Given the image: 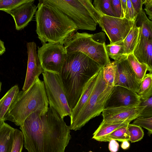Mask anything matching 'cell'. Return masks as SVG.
<instances>
[{
  "mask_svg": "<svg viewBox=\"0 0 152 152\" xmlns=\"http://www.w3.org/2000/svg\"><path fill=\"white\" fill-rule=\"evenodd\" d=\"M134 23L140 28V37L152 39V22L147 18L143 9L137 14Z\"/></svg>",
  "mask_w": 152,
  "mask_h": 152,
  "instance_id": "19",
  "label": "cell"
},
{
  "mask_svg": "<svg viewBox=\"0 0 152 152\" xmlns=\"http://www.w3.org/2000/svg\"><path fill=\"white\" fill-rule=\"evenodd\" d=\"M104 47L108 57L114 59V61L120 60L127 55L123 41L107 45L105 43Z\"/></svg>",
  "mask_w": 152,
  "mask_h": 152,
  "instance_id": "23",
  "label": "cell"
},
{
  "mask_svg": "<svg viewBox=\"0 0 152 152\" xmlns=\"http://www.w3.org/2000/svg\"><path fill=\"white\" fill-rule=\"evenodd\" d=\"M6 51L4 42L0 39V56L3 54Z\"/></svg>",
  "mask_w": 152,
  "mask_h": 152,
  "instance_id": "41",
  "label": "cell"
},
{
  "mask_svg": "<svg viewBox=\"0 0 152 152\" xmlns=\"http://www.w3.org/2000/svg\"><path fill=\"white\" fill-rule=\"evenodd\" d=\"M108 148L111 152H117L118 150L119 144L115 140H112L109 141Z\"/></svg>",
  "mask_w": 152,
  "mask_h": 152,
  "instance_id": "39",
  "label": "cell"
},
{
  "mask_svg": "<svg viewBox=\"0 0 152 152\" xmlns=\"http://www.w3.org/2000/svg\"><path fill=\"white\" fill-rule=\"evenodd\" d=\"M92 38L96 42L101 44L105 43V33L103 32L91 34Z\"/></svg>",
  "mask_w": 152,
  "mask_h": 152,
  "instance_id": "38",
  "label": "cell"
},
{
  "mask_svg": "<svg viewBox=\"0 0 152 152\" xmlns=\"http://www.w3.org/2000/svg\"><path fill=\"white\" fill-rule=\"evenodd\" d=\"M127 55L115 62L118 73V82L115 86L124 87L137 93L140 86L127 60Z\"/></svg>",
  "mask_w": 152,
  "mask_h": 152,
  "instance_id": "14",
  "label": "cell"
},
{
  "mask_svg": "<svg viewBox=\"0 0 152 152\" xmlns=\"http://www.w3.org/2000/svg\"><path fill=\"white\" fill-rule=\"evenodd\" d=\"M99 72L94 75L88 81L84 88L78 101L75 107L72 110L70 116V124L73 123L75 121L89 97L94 87Z\"/></svg>",
  "mask_w": 152,
  "mask_h": 152,
  "instance_id": "17",
  "label": "cell"
},
{
  "mask_svg": "<svg viewBox=\"0 0 152 152\" xmlns=\"http://www.w3.org/2000/svg\"><path fill=\"white\" fill-rule=\"evenodd\" d=\"M4 121L3 120H0V128L3 124Z\"/></svg>",
  "mask_w": 152,
  "mask_h": 152,
  "instance_id": "43",
  "label": "cell"
},
{
  "mask_svg": "<svg viewBox=\"0 0 152 152\" xmlns=\"http://www.w3.org/2000/svg\"><path fill=\"white\" fill-rule=\"evenodd\" d=\"M59 74L67 102L72 110L75 107L89 80L102 68L80 52L66 53Z\"/></svg>",
  "mask_w": 152,
  "mask_h": 152,
  "instance_id": "2",
  "label": "cell"
},
{
  "mask_svg": "<svg viewBox=\"0 0 152 152\" xmlns=\"http://www.w3.org/2000/svg\"><path fill=\"white\" fill-rule=\"evenodd\" d=\"M140 30V28L136 26L134 22L132 27L123 40L127 55L132 53L137 43Z\"/></svg>",
  "mask_w": 152,
  "mask_h": 152,
  "instance_id": "24",
  "label": "cell"
},
{
  "mask_svg": "<svg viewBox=\"0 0 152 152\" xmlns=\"http://www.w3.org/2000/svg\"><path fill=\"white\" fill-rule=\"evenodd\" d=\"M28 61L26 78L22 90L25 91L32 85L36 80L44 71L39 58L37 45L34 42L26 44Z\"/></svg>",
  "mask_w": 152,
  "mask_h": 152,
  "instance_id": "13",
  "label": "cell"
},
{
  "mask_svg": "<svg viewBox=\"0 0 152 152\" xmlns=\"http://www.w3.org/2000/svg\"><path fill=\"white\" fill-rule=\"evenodd\" d=\"M127 60L134 72L137 82L140 84L147 71H149L148 66L145 64L140 63L132 53L127 55Z\"/></svg>",
  "mask_w": 152,
  "mask_h": 152,
  "instance_id": "22",
  "label": "cell"
},
{
  "mask_svg": "<svg viewBox=\"0 0 152 152\" xmlns=\"http://www.w3.org/2000/svg\"><path fill=\"white\" fill-rule=\"evenodd\" d=\"M130 144L128 141H124L122 142L121 145V148L124 150H126L129 147Z\"/></svg>",
  "mask_w": 152,
  "mask_h": 152,
  "instance_id": "42",
  "label": "cell"
},
{
  "mask_svg": "<svg viewBox=\"0 0 152 152\" xmlns=\"http://www.w3.org/2000/svg\"><path fill=\"white\" fill-rule=\"evenodd\" d=\"M141 101L137 93L120 86H114L107 101L105 108L137 106Z\"/></svg>",
  "mask_w": 152,
  "mask_h": 152,
  "instance_id": "11",
  "label": "cell"
},
{
  "mask_svg": "<svg viewBox=\"0 0 152 152\" xmlns=\"http://www.w3.org/2000/svg\"><path fill=\"white\" fill-rule=\"evenodd\" d=\"M19 91L18 85H15L9 90L0 100V120L4 121L5 115Z\"/></svg>",
  "mask_w": 152,
  "mask_h": 152,
  "instance_id": "21",
  "label": "cell"
},
{
  "mask_svg": "<svg viewBox=\"0 0 152 152\" xmlns=\"http://www.w3.org/2000/svg\"><path fill=\"white\" fill-rule=\"evenodd\" d=\"M86 32L75 33L64 46L66 53L81 52L96 62L102 68L110 63L104 44L97 42Z\"/></svg>",
  "mask_w": 152,
  "mask_h": 152,
  "instance_id": "6",
  "label": "cell"
},
{
  "mask_svg": "<svg viewBox=\"0 0 152 152\" xmlns=\"http://www.w3.org/2000/svg\"><path fill=\"white\" fill-rule=\"evenodd\" d=\"M103 77L106 83L114 86L117 83L118 73L115 62L107 64L102 68Z\"/></svg>",
  "mask_w": 152,
  "mask_h": 152,
  "instance_id": "25",
  "label": "cell"
},
{
  "mask_svg": "<svg viewBox=\"0 0 152 152\" xmlns=\"http://www.w3.org/2000/svg\"><path fill=\"white\" fill-rule=\"evenodd\" d=\"M137 15L132 6L130 0H126L124 18L129 20L135 21Z\"/></svg>",
  "mask_w": 152,
  "mask_h": 152,
  "instance_id": "34",
  "label": "cell"
},
{
  "mask_svg": "<svg viewBox=\"0 0 152 152\" xmlns=\"http://www.w3.org/2000/svg\"><path fill=\"white\" fill-rule=\"evenodd\" d=\"M92 4L95 9L102 15L115 17L110 0H94Z\"/></svg>",
  "mask_w": 152,
  "mask_h": 152,
  "instance_id": "28",
  "label": "cell"
},
{
  "mask_svg": "<svg viewBox=\"0 0 152 152\" xmlns=\"http://www.w3.org/2000/svg\"><path fill=\"white\" fill-rule=\"evenodd\" d=\"M41 2L53 6L62 12L75 23L77 30L93 31L97 23L85 5L83 0H43Z\"/></svg>",
  "mask_w": 152,
  "mask_h": 152,
  "instance_id": "7",
  "label": "cell"
},
{
  "mask_svg": "<svg viewBox=\"0 0 152 152\" xmlns=\"http://www.w3.org/2000/svg\"><path fill=\"white\" fill-rule=\"evenodd\" d=\"M39 1L35 16L38 38L42 44L64 45L77 30L75 24L57 8Z\"/></svg>",
  "mask_w": 152,
  "mask_h": 152,
  "instance_id": "3",
  "label": "cell"
},
{
  "mask_svg": "<svg viewBox=\"0 0 152 152\" xmlns=\"http://www.w3.org/2000/svg\"><path fill=\"white\" fill-rule=\"evenodd\" d=\"M42 75L49 106L53 107L62 118L70 117L72 110L68 105L59 74L45 72Z\"/></svg>",
  "mask_w": 152,
  "mask_h": 152,
  "instance_id": "8",
  "label": "cell"
},
{
  "mask_svg": "<svg viewBox=\"0 0 152 152\" xmlns=\"http://www.w3.org/2000/svg\"><path fill=\"white\" fill-rule=\"evenodd\" d=\"M132 53L140 63L146 65L149 73H152V39L141 37L139 35Z\"/></svg>",
  "mask_w": 152,
  "mask_h": 152,
  "instance_id": "16",
  "label": "cell"
},
{
  "mask_svg": "<svg viewBox=\"0 0 152 152\" xmlns=\"http://www.w3.org/2000/svg\"><path fill=\"white\" fill-rule=\"evenodd\" d=\"M143 4L145 5L146 13L148 16L149 19H152V0H144Z\"/></svg>",
  "mask_w": 152,
  "mask_h": 152,
  "instance_id": "37",
  "label": "cell"
},
{
  "mask_svg": "<svg viewBox=\"0 0 152 152\" xmlns=\"http://www.w3.org/2000/svg\"><path fill=\"white\" fill-rule=\"evenodd\" d=\"M114 87L104 80L102 68L89 97L75 121L69 126L70 130H80L90 120L99 116L104 110Z\"/></svg>",
  "mask_w": 152,
  "mask_h": 152,
  "instance_id": "5",
  "label": "cell"
},
{
  "mask_svg": "<svg viewBox=\"0 0 152 152\" xmlns=\"http://www.w3.org/2000/svg\"><path fill=\"white\" fill-rule=\"evenodd\" d=\"M2 85V83L0 81V92L1 91V87Z\"/></svg>",
  "mask_w": 152,
  "mask_h": 152,
  "instance_id": "44",
  "label": "cell"
},
{
  "mask_svg": "<svg viewBox=\"0 0 152 152\" xmlns=\"http://www.w3.org/2000/svg\"><path fill=\"white\" fill-rule=\"evenodd\" d=\"M132 6L138 14L142 10L144 0H130Z\"/></svg>",
  "mask_w": 152,
  "mask_h": 152,
  "instance_id": "36",
  "label": "cell"
},
{
  "mask_svg": "<svg viewBox=\"0 0 152 152\" xmlns=\"http://www.w3.org/2000/svg\"><path fill=\"white\" fill-rule=\"evenodd\" d=\"M139 105L144 106L139 117L143 118L152 117V96L144 99L140 100Z\"/></svg>",
  "mask_w": 152,
  "mask_h": 152,
  "instance_id": "32",
  "label": "cell"
},
{
  "mask_svg": "<svg viewBox=\"0 0 152 152\" xmlns=\"http://www.w3.org/2000/svg\"><path fill=\"white\" fill-rule=\"evenodd\" d=\"M132 124L145 128L148 131L149 135L152 133V117H138L135 119Z\"/></svg>",
  "mask_w": 152,
  "mask_h": 152,
  "instance_id": "33",
  "label": "cell"
},
{
  "mask_svg": "<svg viewBox=\"0 0 152 152\" xmlns=\"http://www.w3.org/2000/svg\"><path fill=\"white\" fill-rule=\"evenodd\" d=\"M128 124L123 126L115 130L111 133L99 139L100 142H109L114 140L119 142L129 141L127 130Z\"/></svg>",
  "mask_w": 152,
  "mask_h": 152,
  "instance_id": "26",
  "label": "cell"
},
{
  "mask_svg": "<svg viewBox=\"0 0 152 152\" xmlns=\"http://www.w3.org/2000/svg\"><path fill=\"white\" fill-rule=\"evenodd\" d=\"M94 20L108 37L110 44L123 41L134 22L129 20L125 18H119L103 15L98 11Z\"/></svg>",
  "mask_w": 152,
  "mask_h": 152,
  "instance_id": "9",
  "label": "cell"
},
{
  "mask_svg": "<svg viewBox=\"0 0 152 152\" xmlns=\"http://www.w3.org/2000/svg\"><path fill=\"white\" fill-rule=\"evenodd\" d=\"M20 126L28 152H64L71 139L69 126L51 106L32 113Z\"/></svg>",
  "mask_w": 152,
  "mask_h": 152,
  "instance_id": "1",
  "label": "cell"
},
{
  "mask_svg": "<svg viewBox=\"0 0 152 152\" xmlns=\"http://www.w3.org/2000/svg\"><path fill=\"white\" fill-rule=\"evenodd\" d=\"M48 102L43 81L38 77L26 91H19L4 118L20 126L31 114L37 111L46 112Z\"/></svg>",
  "mask_w": 152,
  "mask_h": 152,
  "instance_id": "4",
  "label": "cell"
},
{
  "mask_svg": "<svg viewBox=\"0 0 152 152\" xmlns=\"http://www.w3.org/2000/svg\"><path fill=\"white\" fill-rule=\"evenodd\" d=\"M34 1L31 0L6 12L13 17L17 30L24 28L32 20L37 9Z\"/></svg>",
  "mask_w": 152,
  "mask_h": 152,
  "instance_id": "15",
  "label": "cell"
},
{
  "mask_svg": "<svg viewBox=\"0 0 152 152\" xmlns=\"http://www.w3.org/2000/svg\"><path fill=\"white\" fill-rule=\"evenodd\" d=\"M130 121L107 123L102 121L98 127L93 134L92 139L98 141L115 130L130 123Z\"/></svg>",
  "mask_w": 152,
  "mask_h": 152,
  "instance_id": "20",
  "label": "cell"
},
{
  "mask_svg": "<svg viewBox=\"0 0 152 152\" xmlns=\"http://www.w3.org/2000/svg\"><path fill=\"white\" fill-rule=\"evenodd\" d=\"M15 129L4 123L0 128V152H11Z\"/></svg>",
  "mask_w": 152,
  "mask_h": 152,
  "instance_id": "18",
  "label": "cell"
},
{
  "mask_svg": "<svg viewBox=\"0 0 152 152\" xmlns=\"http://www.w3.org/2000/svg\"><path fill=\"white\" fill-rule=\"evenodd\" d=\"M140 100L145 99L152 96V73L146 74L142 81L137 93Z\"/></svg>",
  "mask_w": 152,
  "mask_h": 152,
  "instance_id": "27",
  "label": "cell"
},
{
  "mask_svg": "<svg viewBox=\"0 0 152 152\" xmlns=\"http://www.w3.org/2000/svg\"><path fill=\"white\" fill-rule=\"evenodd\" d=\"M122 13V18H124L125 10L126 5V0H121Z\"/></svg>",
  "mask_w": 152,
  "mask_h": 152,
  "instance_id": "40",
  "label": "cell"
},
{
  "mask_svg": "<svg viewBox=\"0 0 152 152\" xmlns=\"http://www.w3.org/2000/svg\"><path fill=\"white\" fill-rule=\"evenodd\" d=\"M14 137L11 152H21L24 144V137L22 131L15 129Z\"/></svg>",
  "mask_w": 152,
  "mask_h": 152,
  "instance_id": "30",
  "label": "cell"
},
{
  "mask_svg": "<svg viewBox=\"0 0 152 152\" xmlns=\"http://www.w3.org/2000/svg\"><path fill=\"white\" fill-rule=\"evenodd\" d=\"M37 55L44 72L59 74L66 57L64 46L47 43L38 47Z\"/></svg>",
  "mask_w": 152,
  "mask_h": 152,
  "instance_id": "10",
  "label": "cell"
},
{
  "mask_svg": "<svg viewBox=\"0 0 152 152\" xmlns=\"http://www.w3.org/2000/svg\"><path fill=\"white\" fill-rule=\"evenodd\" d=\"M144 107L138 105L105 109L102 112V121L107 123L131 122L140 116Z\"/></svg>",
  "mask_w": 152,
  "mask_h": 152,
  "instance_id": "12",
  "label": "cell"
},
{
  "mask_svg": "<svg viewBox=\"0 0 152 152\" xmlns=\"http://www.w3.org/2000/svg\"><path fill=\"white\" fill-rule=\"evenodd\" d=\"M127 130L131 142L140 140L143 137L144 132L141 127L133 124H129L127 125Z\"/></svg>",
  "mask_w": 152,
  "mask_h": 152,
  "instance_id": "29",
  "label": "cell"
},
{
  "mask_svg": "<svg viewBox=\"0 0 152 152\" xmlns=\"http://www.w3.org/2000/svg\"><path fill=\"white\" fill-rule=\"evenodd\" d=\"M31 0H0V10L5 12Z\"/></svg>",
  "mask_w": 152,
  "mask_h": 152,
  "instance_id": "31",
  "label": "cell"
},
{
  "mask_svg": "<svg viewBox=\"0 0 152 152\" xmlns=\"http://www.w3.org/2000/svg\"><path fill=\"white\" fill-rule=\"evenodd\" d=\"M111 6L115 17L122 18L121 0H110Z\"/></svg>",
  "mask_w": 152,
  "mask_h": 152,
  "instance_id": "35",
  "label": "cell"
}]
</instances>
